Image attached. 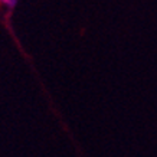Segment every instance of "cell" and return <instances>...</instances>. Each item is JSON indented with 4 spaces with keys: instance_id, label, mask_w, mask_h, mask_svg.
Wrapping results in <instances>:
<instances>
[{
    "instance_id": "6da1fadb",
    "label": "cell",
    "mask_w": 157,
    "mask_h": 157,
    "mask_svg": "<svg viewBox=\"0 0 157 157\" xmlns=\"http://www.w3.org/2000/svg\"><path fill=\"white\" fill-rule=\"evenodd\" d=\"M0 3L3 6H6L7 9H13L16 3H17V0H0Z\"/></svg>"
}]
</instances>
